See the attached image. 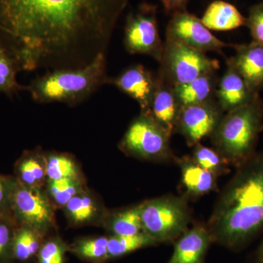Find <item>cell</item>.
Segmentation results:
<instances>
[{"label":"cell","mask_w":263,"mask_h":263,"mask_svg":"<svg viewBox=\"0 0 263 263\" xmlns=\"http://www.w3.org/2000/svg\"><path fill=\"white\" fill-rule=\"evenodd\" d=\"M22 70L20 63L10 48L0 41V92L12 96L27 90V86L18 84L17 74Z\"/></svg>","instance_id":"obj_23"},{"label":"cell","mask_w":263,"mask_h":263,"mask_svg":"<svg viewBox=\"0 0 263 263\" xmlns=\"http://www.w3.org/2000/svg\"><path fill=\"white\" fill-rule=\"evenodd\" d=\"M166 39L182 43L205 53L212 51L224 54L223 49L233 45L216 37L204 25L201 19L186 10L172 14L166 29Z\"/></svg>","instance_id":"obj_10"},{"label":"cell","mask_w":263,"mask_h":263,"mask_svg":"<svg viewBox=\"0 0 263 263\" xmlns=\"http://www.w3.org/2000/svg\"><path fill=\"white\" fill-rule=\"evenodd\" d=\"M156 77L157 86L149 114L172 136L175 134L182 106L175 93L174 85L170 84L160 74L157 73Z\"/></svg>","instance_id":"obj_16"},{"label":"cell","mask_w":263,"mask_h":263,"mask_svg":"<svg viewBox=\"0 0 263 263\" xmlns=\"http://www.w3.org/2000/svg\"><path fill=\"white\" fill-rule=\"evenodd\" d=\"M258 95L233 67L227 64L226 72L218 81L215 95L216 103L224 113L247 105Z\"/></svg>","instance_id":"obj_15"},{"label":"cell","mask_w":263,"mask_h":263,"mask_svg":"<svg viewBox=\"0 0 263 263\" xmlns=\"http://www.w3.org/2000/svg\"><path fill=\"white\" fill-rule=\"evenodd\" d=\"M45 234L25 226L18 224L13 240V258L14 263H30L35 260L44 243Z\"/></svg>","instance_id":"obj_21"},{"label":"cell","mask_w":263,"mask_h":263,"mask_svg":"<svg viewBox=\"0 0 263 263\" xmlns=\"http://www.w3.org/2000/svg\"><path fill=\"white\" fill-rule=\"evenodd\" d=\"M124 44L131 54L147 55L160 62L164 42L159 32L155 5L143 3L129 13L124 27Z\"/></svg>","instance_id":"obj_8"},{"label":"cell","mask_w":263,"mask_h":263,"mask_svg":"<svg viewBox=\"0 0 263 263\" xmlns=\"http://www.w3.org/2000/svg\"><path fill=\"white\" fill-rule=\"evenodd\" d=\"M160 74L170 84H186L200 76L217 72L220 65L217 60L182 43L166 39L161 58Z\"/></svg>","instance_id":"obj_7"},{"label":"cell","mask_w":263,"mask_h":263,"mask_svg":"<svg viewBox=\"0 0 263 263\" xmlns=\"http://www.w3.org/2000/svg\"><path fill=\"white\" fill-rule=\"evenodd\" d=\"M224 114L216 100L183 106L175 133H179L189 146L194 147L203 138H210Z\"/></svg>","instance_id":"obj_11"},{"label":"cell","mask_w":263,"mask_h":263,"mask_svg":"<svg viewBox=\"0 0 263 263\" xmlns=\"http://www.w3.org/2000/svg\"><path fill=\"white\" fill-rule=\"evenodd\" d=\"M158 245L156 240L145 233L129 236L112 235L108 238L109 260L119 258L139 249Z\"/></svg>","instance_id":"obj_26"},{"label":"cell","mask_w":263,"mask_h":263,"mask_svg":"<svg viewBox=\"0 0 263 263\" xmlns=\"http://www.w3.org/2000/svg\"><path fill=\"white\" fill-rule=\"evenodd\" d=\"M64 208L69 220L75 226L93 222L103 213L94 197L84 191L72 197Z\"/></svg>","instance_id":"obj_22"},{"label":"cell","mask_w":263,"mask_h":263,"mask_svg":"<svg viewBox=\"0 0 263 263\" xmlns=\"http://www.w3.org/2000/svg\"><path fill=\"white\" fill-rule=\"evenodd\" d=\"M246 26L250 31L252 41L263 46V3L250 8Z\"/></svg>","instance_id":"obj_32"},{"label":"cell","mask_w":263,"mask_h":263,"mask_svg":"<svg viewBox=\"0 0 263 263\" xmlns=\"http://www.w3.org/2000/svg\"><path fill=\"white\" fill-rule=\"evenodd\" d=\"M84 191L79 179L48 180V192L59 207H65L71 199Z\"/></svg>","instance_id":"obj_29"},{"label":"cell","mask_w":263,"mask_h":263,"mask_svg":"<svg viewBox=\"0 0 263 263\" xmlns=\"http://www.w3.org/2000/svg\"><path fill=\"white\" fill-rule=\"evenodd\" d=\"M107 229L117 236H129L143 233L141 204L118 211L107 218Z\"/></svg>","instance_id":"obj_24"},{"label":"cell","mask_w":263,"mask_h":263,"mask_svg":"<svg viewBox=\"0 0 263 263\" xmlns=\"http://www.w3.org/2000/svg\"><path fill=\"white\" fill-rule=\"evenodd\" d=\"M70 252V246L60 237L45 240L38 252L35 263H65L66 254Z\"/></svg>","instance_id":"obj_30"},{"label":"cell","mask_w":263,"mask_h":263,"mask_svg":"<svg viewBox=\"0 0 263 263\" xmlns=\"http://www.w3.org/2000/svg\"><path fill=\"white\" fill-rule=\"evenodd\" d=\"M106 57L100 53L89 65L79 68L48 70L32 81L27 90L41 103L77 105L89 98L100 86L108 84Z\"/></svg>","instance_id":"obj_3"},{"label":"cell","mask_w":263,"mask_h":263,"mask_svg":"<svg viewBox=\"0 0 263 263\" xmlns=\"http://www.w3.org/2000/svg\"><path fill=\"white\" fill-rule=\"evenodd\" d=\"M10 212L17 224L29 227L45 235L54 223V212L49 198L41 190L27 187L15 177Z\"/></svg>","instance_id":"obj_9"},{"label":"cell","mask_w":263,"mask_h":263,"mask_svg":"<svg viewBox=\"0 0 263 263\" xmlns=\"http://www.w3.org/2000/svg\"><path fill=\"white\" fill-rule=\"evenodd\" d=\"M191 211L183 195H165L141 203L143 233L160 245L172 243L189 229Z\"/></svg>","instance_id":"obj_5"},{"label":"cell","mask_w":263,"mask_h":263,"mask_svg":"<svg viewBox=\"0 0 263 263\" xmlns=\"http://www.w3.org/2000/svg\"><path fill=\"white\" fill-rule=\"evenodd\" d=\"M254 263H263V240L256 252Z\"/></svg>","instance_id":"obj_35"},{"label":"cell","mask_w":263,"mask_h":263,"mask_svg":"<svg viewBox=\"0 0 263 263\" xmlns=\"http://www.w3.org/2000/svg\"><path fill=\"white\" fill-rule=\"evenodd\" d=\"M108 84L136 100L141 108V113L149 114L151 103L157 86V77L143 65L128 67L120 75L109 79Z\"/></svg>","instance_id":"obj_12"},{"label":"cell","mask_w":263,"mask_h":263,"mask_svg":"<svg viewBox=\"0 0 263 263\" xmlns=\"http://www.w3.org/2000/svg\"><path fill=\"white\" fill-rule=\"evenodd\" d=\"M193 148L192 158L202 168L212 173L217 178L229 174L230 164L215 148L203 146L201 143H197Z\"/></svg>","instance_id":"obj_27"},{"label":"cell","mask_w":263,"mask_h":263,"mask_svg":"<svg viewBox=\"0 0 263 263\" xmlns=\"http://www.w3.org/2000/svg\"><path fill=\"white\" fill-rule=\"evenodd\" d=\"M219 79L216 72H213L186 84L174 86L175 93L181 106L216 100V87Z\"/></svg>","instance_id":"obj_18"},{"label":"cell","mask_w":263,"mask_h":263,"mask_svg":"<svg viewBox=\"0 0 263 263\" xmlns=\"http://www.w3.org/2000/svg\"><path fill=\"white\" fill-rule=\"evenodd\" d=\"M167 13H174L186 10V6L190 0H160Z\"/></svg>","instance_id":"obj_34"},{"label":"cell","mask_w":263,"mask_h":263,"mask_svg":"<svg viewBox=\"0 0 263 263\" xmlns=\"http://www.w3.org/2000/svg\"><path fill=\"white\" fill-rule=\"evenodd\" d=\"M14 176L0 175V215L12 216L10 197Z\"/></svg>","instance_id":"obj_33"},{"label":"cell","mask_w":263,"mask_h":263,"mask_svg":"<svg viewBox=\"0 0 263 263\" xmlns=\"http://www.w3.org/2000/svg\"><path fill=\"white\" fill-rule=\"evenodd\" d=\"M17 224L11 216H0V263H14L13 240Z\"/></svg>","instance_id":"obj_31"},{"label":"cell","mask_w":263,"mask_h":263,"mask_svg":"<svg viewBox=\"0 0 263 263\" xmlns=\"http://www.w3.org/2000/svg\"><path fill=\"white\" fill-rule=\"evenodd\" d=\"M171 135L152 117L141 113L133 121L119 143L121 150L129 157L154 162H175L171 149Z\"/></svg>","instance_id":"obj_6"},{"label":"cell","mask_w":263,"mask_h":263,"mask_svg":"<svg viewBox=\"0 0 263 263\" xmlns=\"http://www.w3.org/2000/svg\"><path fill=\"white\" fill-rule=\"evenodd\" d=\"M200 19L209 30H233L247 24V18L235 5L222 0L211 3Z\"/></svg>","instance_id":"obj_19"},{"label":"cell","mask_w":263,"mask_h":263,"mask_svg":"<svg viewBox=\"0 0 263 263\" xmlns=\"http://www.w3.org/2000/svg\"><path fill=\"white\" fill-rule=\"evenodd\" d=\"M262 132L263 102L258 95L247 105L224 114L210 138L213 148L238 168L256 153Z\"/></svg>","instance_id":"obj_4"},{"label":"cell","mask_w":263,"mask_h":263,"mask_svg":"<svg viewBox=\"0 0 263 263\" xmlns=\"http://www.w3.org/2000/svg\"><path fill=\"white\" fill-rule=\"evenodd\" d=\"M129 0H0V32L22 70L79 68L105 53Z\"/></svg>","instance_id":"obj_1"},{"label":"cell","mask_w":263,"mask_h":263,"mask_svg":"<svg viewBox=\"0 0 263 263\" xmlns=\"http://www.w3.org/2000/svg\"><path fill=\"white\" fill-rule=\"evenodd\" d=\"M236 169L206 223L214 242L233 250L263 228V151Z\"/></svg>","instance_id":"obj_2"},{"label":"cell","mask_w":263,"mask_h":263,"mask_svg":"<svg viewBox=\"0 0 263 263\" xmlns=\"http://www.w3.org/2000/svg\"><path fill=\"white\" fill-rule=\"evenodd\" d=\"M108 238L105 236L81 238L70 246V252L89 263H106L109 260Z\"/></svg>","instance_id":"obj_25"},{"label":"cell","mask_w":263,"mask_h":263,"mask_svg":"<svg viewBox=\"0 0 263 263\" xmlns=\"http://www.w3.org/2000/svg\"><path fill=\"white\" fill-rule=\"evenodd\" d=\"M213 242L207 224L196 223L176 240L174 252L167 263H205Z\"/></svg>","instance_id":"obj_14"},{"label":"cell","mask_w":263,"mask_h":263,"mask_svg":"<svg viewBox=\"0 0 263 263\" xmlns=\"http://www.w3.org/2000/svg\"><path fill=\"white\" fill-rule=\"evenodd\" d=\"M46 169L48 180L79 179V170L70 156L50 154L46 157Z\"/></svg>","instance_id":"obj_28"},{"label":"cell","mask_w":263,"mask_h":263,"mask_svg":"<svg viewBox=\"0 0 263 263\" xmlns=\"http://www.w3.org/2000/svg\"><path fill=\"white\" fill-rule=\"evenodd\" d=\"M176 164L181 170V184L183 194L187 200L200 198L217 190V177L198 164L191 156L177 157Z\"/></svg>","instance_id":"obj_17"},{"label":"cell","mask_w":263,"mask_h":263,"mask_svg":"<svg viewBox=\"0 0 263 263\" xmlns=\"http://www.w3.org/2000/svg\"><path fill=\"white\" fill-rule=\"evenodd\" d=\"M14 177L27 187L41 190L46 178V157L37 151L24 152L15 164Z\"/></svg>","instance_id":"obj_20"},{"label":"cell","mask_w":263,"mask_h":263,"mask_svg":"<svg viewBox=\"0 0 263 263\" xmlns=\"http://www.w3.org/2000/svg\"><path fill=\"white\" fill-rule=\"evenodd\" d=\"M235 56L227 59L226 63L235 69L251 89L258 92L263 89V46L252 41L233 44Z\"/></svg>","instance_id":"obj_13"},{"label":"cell","mask_w":263,"mask_h":263,"mask_svg":"<svg viewBox=\"0 0 263 263\" xmlns=\"http://www.w3.org/2000/svg\"><path fill=\"white\" fill-rule=\"evenodd\" d=\"M0 216H2V215H0Z\"/></svg>","instance_id":"obj_36"}]
</instances>
